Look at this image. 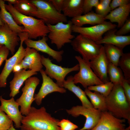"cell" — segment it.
<instances>
[{
    "label": "cell",
    "instance_id": "7dc6e473",
    "mask_svg": "<svg viewBox=\"0 0 130 130\" xmlns=\"http://www.w3.org/2000/svg\"><path fill=\"white\" fill-rule=\"evenodd\" d=\"M3 45L0 44V48Z\"/></svg>",
    "mask_w": 130,
    "mask_h": 130
},
{
    "label": "cell",
    "instance_id": "f6af8a7d",
    "mask_svg": "<svg viewBox=\"0 0 130 130\" xmlns=\"http://www.w3.org/2000/svg\"><path fill=\"white\" fill-rule=\"evenodd\" d=\"M121 130H130V125H129L127 127Z\"/></svg>",
    "mask_w": 130,
    "mask_h": 130
},
{
    "label": "cell",
    "instance_id": "2e32d148",
    "mask_svg": "<svg viewBox=\"0 0 130 130\" xmlns=\"http://www.w3.org/2000/svg\"><path fill=\"white\" fill-rule=\"evenodd\" d=\"M48 40V38L46 36H43L41 39L38 40H34L28 38L24 42L27 47L33 48L38 51L46 53L58 62H60L62 59L64 51H56L52 49L47 43Z\"/></svg>",
    "mask_w": 130,
    "mask_h": 130
},
{
    "label": "cell",
    "instance_id": "7c38bea8",
    "mask_svg": "<svg viewBox=\"0 0 130 130\" xmlns=\"http://www.w3.org/2000/svg\"><path fill=\"white\" fill-rule=\"evenodd\" d=\"M20 45L16 52L11 57L6 60L4 66L0 74V87H5L7 79L16 65L19 64L24 58L25 54V49L23 46V42L27 38L25 34L21 33L19 35Z\"/></svg>",
    "mask_w": 130,
    "mask_h": 130
},
{
    "label": "cell",
    "instance_id": "4316f807",
    "mask_svg": "<svg viewBox=\"0 0 130 130\" xmlns=\"http://www.w3.org/2000/svg\"><path fill=\"white\" fill-rule=\"evenodd\" d=\"M84 91L86 95L90 98L94 108L101 112L107 111L105 97L98 92L94 91L92 92L87 88H85Z\"/></svg>",
    "mask_w": 130,
    "mask_h": 130
},
{
    "label": "cell",
    "instance_id": "6da1fadb",
    "mask_svg": "<svg viewBox=\"0 0 130 130\" xmlns=\"http://www.w3.org/2000/svg\"><path fill=\"white\" fill-rule=\"evenodd\" d=\"M60 120L52 116L44 107L37 109L31 106L28 113L23 116L21 130H60Z\"/></svg>",
    "mask_w": 130,
    "mask_h": 130
},
{
    "label": "cell",
    "instance_id": "836d02e7",
    "mask_svg": "<svg viewBox=\"0 0 130 130\" xmlns=\"http://www.w3.org/2000/svg\"><path fill=\"white\" fill-rule=\"evenodd\" d=\"M13 125V121L0 109V130H8Z\"/></svg>",
    "mask_w": 130,
    "mask_h": 130
},
{
    "label": "cell",
    "instance_id": "d6986e66",
    "mask_svg": "<svg viewBox=\"0 0 130 130\" xmlns=\"http://www.w3.org/2000/svg\"><path fill=\"white\" fill-rule=\"evenodd\" d=\"M20 40L18 33L12 30L7 24L0 26V44L6 47L12 55Z\"/></svg>",
    "mask_w": 130,
    "mask_h": 130
},
{
    "label": "cell",
    "instance_id": "d590c367",
    "mask_svg": "<svg viewBox=\"0 0 130 130\" xmlns=\"http://www.w3.org/2000/svg\"><path fill=\"white\" fill-rule=\"evenodd\" d=\"M99 2L98 0H84L83 4L84 14L91 12L92 8L96 7Z\"/></svg>",
    "mask_w": 130,
    "mask_h": 130
},
{
    "label": "cell",
    "instance_id": "4dcf8cb0",
    "mask_svg": "<svg viewBox=\"0 0 130 130\" xmlns=\"http://www.w3.org/2000/svg\"><path fill=\"white\" fill-rule=\"evenodd\" d=\"M122 70L124 79L130 81V53H123L118 65Z\"/></svg>",
    "mask_w": 130,
    "mask_h": 130
},
{
    "label": "cell",
    "instance_id": "603a6c76",
    "mask_svg": "<svg viewBox=\"0 0 130 130\" xmlns=\"http://www.w3.org/2000/svg\"><path fill=\"white\" fill-rule=\"evenodd\" d=\"M102 16L91 11L83 15L72 18L71 20L73 25L78 27H82L85 24L93 26L102 23L105 21Z\"/></svg>",
    "mask_w": 130,
    "mask_h": 130
},
{
    "label": "cell",
    "instance_id": "f1b7e54d",
    "mask_svg": "<svg viewBox=\"0 0 130 130\" xmlns=\"http://www.w3.org/2000/svg\"><path fill=\"white\" fill-rule=\"evenodd\" d=\"M107 72L110 81L114 85L121 84L124 79L120 68L111 63H109Z\"/></svg>",
    "mask_w": 130,
    "mask_h": 130
},
{
    "label": "cell",
    "instance_id": "e575fe53",
    "mask_svg": "<svg viewBox=\"0 0 130 130\" xmlns=\"http://www.w3.org/2000/svg\"><path fill=\"white\" fill-rule=\"evenodd\" d=\"M58 125L60 130H75L78 127L77 125L70 120L65 119L60 120L58 122Z\"/></svg>",
    "mask_w": 130,
    "mask_h": 130
},
{
    "label": "cell",
    "instance_id": "5b68a950",
    "mask_svg": "<svg viewBox=\"0 0 130 130\" xmlns=\"http://www.w3.org/2000/svg\"><path fill=\"white\" fill-rule=\"evenodd\" d=\"M49 30L48 38L52 44L56 45L59 50L67 43H71L75 37L72 34L73 24L71 21L65 24L60 22L54 25H47Z\"/></svg>",
    "mask_w": 130,
    "mask_h": 130
},
{
    "label": "cell",
    "instance_id": "f35d334b",
    "mask_svg": "<svg viewBox=\"0 0 130 130\" xmlns=\"http://www.w3.org/2000/svg\"><path fill=\"white\" fill-rule=\"evenodd\" d=\"M130 0H111L110 6L112 11L116 8L130 3Z\"/></svg>",
    "mask_w": 130,
    "mask_h": 130
},
{
    "label": "cell",
    "instance_id": "ffe728a7",
    "mask_svg": "<svg viewBox=\"0 0 130 130\" xmlns=\"http://www.w3.org/2000/svg\"><path fill=\"white\" fill-rule=\"evenodd\" d=\"M117 30L116 28L111 29L106 32L104 36L96 43L112 45L123 49L130 44V35H118L115 34Z\"/></svg>",
    "mask_w": 130,
    "mask_h": 130
},
{
    "label": "cell",
    "instance_id": "ac0fdd59",
    "mask_svg": "<svg viewBox=\"0 0 130 130\" xmlns=\"http://www.w3.org/2000/svg\"><path fill=\"white\" fill-rule=\"evenodd\" d=\"M25 49V57L19 63L22 69L29 70L34 72H40L42 69L41 55L35 49L27 47Z\"/></svg>",
    "mask_w": 130,
    "mask_h": 130
},
{
    "label": "cell",
    "instance_id": "b9f144b4",
    "mask_svg": "<svg viewBox=\"0 0 130 130\" xmlns=\"http://www.w3.org/2000/svg\"><path fill=\"white\" fill-rule=\"evenodd\" d=\"M22 70L21 65L19 64L16 65L13 68L12 71L13 72H19Z\"/></svg>",
    "mask_w": 130,
    "mask_h": 130
},
{
    "label": "cell",
    "instance_id": "8fae6325",
    "mask_svg": "<svg viewBox=\"0 0 130 130\" xmlns=\"http://www.w3.org/2000/svg\"><path fill=\"white\" fill-rule=\"evenodd\" d=\"M117 25L110 21L104 22L88 27H78L73 25L72 32L87 37L95 42L102 39L103 35L109 30L116 28Z\"/></svg>",
    "mask_w": 130,
    "mask_h": 130
},
{
    "label": "cell",
    "instance_id": "74e56055",
    "mask_svg": "<svg viewBox=\"0 0 130 130\" xmlns=\"http://www.w3.org/2000/svg\"><path fill=\"white\" fill-rule=\"evenodd\" d=\"M121 85L126 98L130 104V81L124 79Z\"/></svg>",
    "mask_w": 130,
    "mask_h": 130
},
{
    "label": "cell",
    "instance_id": "277c9868",
    "mask_svg": "<svg viewBox=\"0 0 130 130\" xmlns=\"http://www.w3.org/2000/svg\"><path fill=\"white\" fill-rule=\"evenodd\" d=\"M37 9L30 16L43 20L46 25H54L60 22H68L67 17L57 11L48 0H31Z\"/></svg>",
    "mask_w": 130,
    "mask_h": 130
},
{
    "label": "cell",
    "instance_id": "ee69618b",
    "mask_svg": "<svg viewBox=\"0 0 130 130\" xmlns=\"http://www.w3.org/2000/svg\"><path fill=\"white\" fill-rule=\"evenodd\" d=\"M8 130H17L14 127L13 125H12Z\"/></svg>",
    "mask_w": 130,
    "mask_h": 130
},
{
    "label": "cell",
    "instance_id": "9a60e30c",
    "mask_svg": "<svg viewBox=\"0 0 130 130\" xmlns=\"http://www.w3.org/2000/svg\"><path fill=\"white\" fill-rule=\"evenodd\" d=\"M109 63L103 46L99 54L90 61V65L93 71L104 83L110 81L107 72Z\"/></svg>",
    "mask_w": 130,
    "mask_h": 130
},
{
    "label": "cell",
    "instance_id": "30bf717a",
    "mask_svg": "<svg viewBox=\"0 0 130 130\" xmlns=\"http://www.w3.org/2000/svg\"><path fill=\"white\" fill-rule=\"evenodd\" d=\"M67 113L74 117L80 115L86 118L83 127L79 130H90L94 127L100 118L101 112L93 107L87 108L82 105H77L69 110H66Z\"/></svg>",
    "mask_w": 130,
    "mask_h": 130
},
{
    "label": "cell",
    "instance_id": "7402d4cb",
    "mask_svg": "<svg viewBox=\"0 0 130 130\" xmlns=\"http://www.w3.org/2000/svg\"><path fill=\"white\" fill-rule=\"evenodd\" d=\"M130 13V3L111 11L104 18L112 23H117V26L120 28L128 18Z\"/></svg>",
    "mask_w": 130,
    "mask_h": 130
},
{
    "label": "cell",
    "instance_id": "cb8c5ba5",
    "mask_svg": "<svg viewBox=\"0 0 130 130\" xmlns=\"http://www.w3.org/2000/svg\"><path fill=\"white\" fill-rule=\"evenodd\" d=\"M63 87L73 93L80 100L82 106L87 108L93 107L87 97L84 91L74 83L73 76H70L67 77L63 84Z\"/></svg>",
    "mask_w": 130,
    "mask_h": 130
},
{
    "label": "cell",
    "instance_id": "e0dca14e",
    "mask_svg": "<svg viewBox=\"0 0 130 130\" xmlns=\"http://www.w3.org/2000/svg\"><path fill=\"white\" fill-rule=\"evenodd\" d=\"M1 104L0 109L6 114L9 117L14 123L16 128H20L21 121L23 117L19 110V106L15 100L14 97L6 100L0 96Z\"/></svg>",
    "mask_w": 130,
    "mask_h": 130
},
{
    "label": "cell",
    "instance_id": "bcb514c9",
    "mask_svg": "<svg viewBox=\"0 0 130 130\" xmlns=\"http://www.w3.org/2000/svg\"><path fill=\"white\" fill-rule=\"evenodd\" d=\"M4 24L2 21L0 17V26H2Z\"/></svg>",
    "mask_w": 130,
    "mask_h": 130
},
{
    "label": "cell",
    "instance_id": "7a4b0ae2",
    "mask_svg": "<svg viewBox=\"0 0 130 130\" xmlns=\"http://www.w3.org/2000/svg\"><path fill=\"white\" fill-rule=\"evenodd\" d=\"M5 6L17 24L20 26L23 25L24 32L27 34L28 39H36L39 37L47 36L49 30L48 26L43 20L20 13L9 3L8 4H5Z\"/></svg>",
    "mask_w": 130,
    "mask_h": 130
},
{
    "label": "cell",
    "instance_id": "f546056e",
    "mask_svg": "<svg viewBox=\"0 0 130 130\" xmlns=\"http://www.w3.org/2000/svg\"><path fill=\"white\" fill-rule=\"evenodd\" d=\"M13 6L20 13L27 16H30L37 9L35 6L28 0H18Z\"/></svg>",
    "mask_w": 130,
    "mask_h": 130
},
{
    "label": "cell",
    "instance_id": "1f68e13d",
    "mask_svg": "<svg viewBox=\"0 0 130 130\" xmlns=\"http://www.w3.org/2000/svg\"><path fill=\"white\" fill-rule=\"evenodd\" d=\"M114 85L110 81L100 84L89 86L87 88L90 91L98 92L106 97L110 92Z\"/></svg>",
    "mask_w": 130,
    "mask_h": 130
},
{
    "label": "cell",
    "instance_id": "4fadbf2b",
    "mask_svg": "<svg viewBox=\"0 0 130 130\" xmlns=\"http://www.w3.org/2000/svg\"><path fill=\"white\" fill-rule=\"evenodd\" d=\"M40 72L42 78V83L39 92L34 95L35 101L38 105L41 104L43 99L50 93L56 92L64 93L66 92L65 89L60 87L48 76L44 70L42 69Z\"/></svg>",
    "mask_w": 130,
    "mask_h": 130
},
{
    "label": "cell",
    "instance_id": "60d3db41",
    "mask_svg": "<svg viewBox=\"0 0 130 130\" xmlns=\"http://www.w3.org/2000/svg\"><path fill=\"white\" fill-rule=\"evenodd\" d=\"M9 51L5 46L0 48V66L4 61L7 59Z\"/></svg>",
    "mask_w": 130,
    "mask_h": 130
},
{
    "label": "cell",
    "instance_id": "7bdbcfd3",
    "mask_svg": "<svg viewBox=\"0 0 130 130\" xmlns=\"http://www.w3.org/2000/svg\"><path fill=\"white\" fill-rule=\"evenodd\" d=\"M4 1H7L12 5L13 4L14 5L18 1V0H5Z\"/></svg>",
    "mask_w": 130,
    "mask_h": 130
},
{
    "label": "cell",
    "instance_id": "9c48e42d",
    "mask_svg": "<svg viewBox=\"0 0 130 130\" xmlns=\"http://www.w3.org/2000/svg\"><path fill=\"white\" fill-rule=\"evenodd\" d=\"M49 57L46 58L41 55L42 64L45 67L46 73L51 78L56 81V83L60 87H63L65 80V78L69 73L72 72L78 71L79 67L78 64L70 68L63 67L53 64Z\"/></svg>",
    "mask_w": 130,
    "mask_h": 130
},
{
    "label": "cell",
    "instance_id": "8d00e7d4",
    "mask_svg": "<svg viewBox=\"0 0 130 130\" xmlns=\"http://www.w3.org/2000/svg\"><path fill=\"white\" fill-rule=\"evenodd\" d=\"M130 32V19L128 18L123 25L118 30H117L115 34L117 35L122 36Z\"/></svg>",
    "mask_w": 130,
    "mask_h": 130
},
{
    "label": "cell",
    "instance_id": "83f0119b",
    "mask_svg": "<svg viewBox=\"0 0 130 130\" xmlns=\"http://www.w3.org/2000/svg\"><path fill=\"white\" fill-rule=\"evenodd\" d=\"M104 47L109 62L118 66L120 59L123 53V49L110 44H104Z\"/></svg>",
    "mask_w": 130,
    "mask_h": 130
},
{
    "label": "cell",
    "instance_id": "3957f363",
    "mask_svg": "<svg viewBox=\"0 0 130 130\" xmlns=\"http://www.w3.org/2000/svg\"><path fill=\"white\" fill-rule=\"evenodd\" d=\"M105 102L108 111L117 118L127 120L130 125V104L121 84L114 85Z\"/></svg>",
    "mask_w": 130,
    "mask_h": 130
},
{
    "label": "cell",
    "instance_id": "5bb4252c",
    "mask_svg": "<svg viewBox=\"0 0 130 130\" xmlns=\"http://www.w3.org/2000/svg\"><path fill=\"white\" fill-rule=\"evenodd\" d=\"M125 121L116 117L108 111L101 112L97 124L90 130H121L126 128Z\"/></svg>",
    "mask_w": 130,
    "mask_h": 130
},
{
    "label": "cell",
    "instance_id": "d4e9b609",
    "mask_svg": "<svg viewBox=\"0 0 130 130\" xmlns=\"http://www.w3.org/2000/svg\"><path fill=\"white\" fill-rule=\"evenodd\" d=\"M84 0H64L62 11L65 16L72 18L83 13Z\"/></svg>",
    "mask_w": 130,
    "mask_h": 130
},
{
    "label": "cell",
    "instance_id": "ba28073f",
    "mask_svg": "<svg viewBox=\"0 0 130 130\" xmlns=\"http://www.w3.org/2000/svg\"><path fill=\"white\" fill-rule=\"evenodd\" d=\"M40 81L39 79L35 77H30L25 81V85L22 89V95L15 100L20 107V111L22 115L26 116L29 112L31 104L35 101V90Z\"/></svg>",
    "mask_w": 130,
    "mask_h": 130
},
{
    "label": "cell",
    "instance_id": "484cf974",
    "mask_svg": "<svg viewBox=\"0 0 130 130\" xmlns=\"http://www.w3.org/2000/svg\"><path fill=\"white\" fill-rule=\"evenodd\" d=\"M4 0H0V17L2 22L12 31L17 33L24 32V27L17 24L11 14L6 10Z\"/></svg>",
    "mask_w": 130,
    "mask_h": 130
},
{
    "label": "cell",
    "instance_id": "44dd1931",
    "mask_svg": "<svg viewBox=\"0 0 130 130\" xmlns=\"http://www.w3.org/2000/svg\"><path fill=\"white\" fill-rule=\"evenodd\" d=\"M37 72L31 70L26 71L23 69L14 73V77L10 82V97H14L20 92V89L23 83L29 78L33 75H37Z\"/></svg>",
    "mask_w": 130,
    "mask_h": 130
},
{
    "label": "cell",
    "instance_id": "ab89813d",
    "mask_svg": "<svg viewBox=\"0 0 130 130\" xmlns=\"http://www.w3.org/2000/svg\"><path fill=\"white\" fill-rule=\"evenodd\" d=\"M48 1L57 11L61 13L64 0H49Z\"/></svg>",
    "mask_w": 130,
    "mask_h": 130
},
{
    "label": "cell",
    "instance_id": "d6a6232c",
    "mask_svg": "<svg viewBox=\"0 0 130 130\" xmlns=\"http://www.w3.org/2000/svg\"><path fill=\"white\" fill-rule=\"evenodd\" d=\"M111 0H100L96 8V13L104 17L111 11L110 6Z\"/></svg>",
    "mask_w": 130,
    "mask_h": 130
},
{
    "label": "cell",
    "instance_id": "8992f818",
    "mask_svg": "<svg viewBox=\"0 0 130 130\" xmlns=\"http://www.w3.org/2000/svg\"><path fill=\"white\" fill-rule=\"evenodd\" d=\"M70 43L73 49L80 54L83 59L88 61L92 60L99 54L102 46L80 34L75 37Z\"/></svg>",
    "mask_w": 130,
    "mask_h": 130
},
{
    "label": "cell",
    "instance_id": "52a82bcc",
    "mask_svg": "<svg viewBox=\"0 0 130 130\" xmlns=\"http://www.w3.org/2000/svg\"><path fill=\"white\" fill-rule=\"evenodd\" d=\"M75 58L78 61L79 67V72L73 76L75 84L79 83L85 88L88 86L104 83L95 74L91 68L90 61L83 59L80 56Z\"/></svg>",
    "mask_w": 130,
    "mask_h": 130
}]
</instances>
